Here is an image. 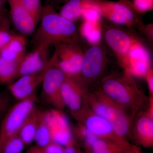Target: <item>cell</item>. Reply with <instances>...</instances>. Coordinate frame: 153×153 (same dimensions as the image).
Segmentation results:
<instances>
[{"instance_id": "7c38bea8", "label": "cell", "mask_w": 153, "mask_h": 153, "mask_svg": "<svg viewBox=\"0 0 153 153\" xmlns=\"http://www.w3.org/2000/svg\"><path fill=\"white\" fill-rule=\"evenodd\" d=\"M102 93L107 106L106 119L112 126L116 133L126 139L131 134L134 116Z\"/></svg>"}, {"instance_id": "4fadbf2b", "label": "cell", "mask_w": 153, "mask_h": 153, "mask_svg": "<svg viewBox=\"0 0 153 153\" xmlns=\"http://www.w3.org/2000/svg\"><path fill=\"white\" fill-rule=\"evenodd\" d=\"M7 2L10 7V22L18 35L27 38L33 34L37 24L21 0H7Z\"/></svg>"}, {"instance_id": "7a4b0ae2", "label": "cell", "mask_w": 153, "mask_h": 153, "mask_svg": "<svg viewBox=\"0 0 153 153\" xmlns=\"http://www.w3.org/2000/svg\"><path fill=\"white\" fill-rule=\"evenodd\" d=\"M100 89L107 97L134 116L149 109L150 100L133 77L126 73L104 76L101 79Z\"/></svg>"}, {"instance_id": "8992f818", "label": "cell", "mask_w": 153, "mask_h": 153, "mask_svg": "<svg viewBox=\"0 0 153 153\" xmlns=\"http://www.w3.org/2000/svg\"><path fill=\"white\" fill-rule=\"evenodd\" d=\"M107 52L101 44L91 45L84 51L81 72L78 81L87 88L104 73L107 65Z\"/></svg>"}, {"instance_id": "83f0119b", "label": "cell", "mask_w": 153, "mask_h": 153, "mask_svg": "<svg viewBox=\"0 0 153 153\" xmlns=\"http://www.w3.org/2000/svg\"><path fill=\"white\" fill-rule=\"evenodd\" d=\"M37 25L40 22L43 6L41 0H21Z\"/></svg>"}, {"instance_id": "60d3db41", "label": "cell", "mask_w": 153, "mask_h": 153, "mask_svg": "<svg viewBox=\"0 0 153 153\" xmlns=\"http://www.w3.org/2000/svg\"><path fill=\"white\" fill-rule=\"evenodd\" d=\"M0 114H1V113H0Z\"/></svg>"}, {"instance_id": "44dd1931", "label": "cell", "mask_w": 153, "mask_h": 153, "mask_svg": "<svg viewBox=\"0 0 153 153\" xmlns=\"http://www.w3.org/2000/svg\"><path fill=\"white\" fill-rule=\"evenodd\" d=\"M40 111L38 108H34L20 128L18 135L25 145L30 144L35 139Z\"/></svg>"}, {"instance_id": "3957f363", "label": "cell", "mask_w": 153, "mask_h": 153, "mask_svg": "<svg viewBox=\"0 0 153 153\" xmlns=\"http://www.w3.org/2000/svg\"><path fill=\"white\" fill-rule=\"evenodd\" d=\"M101 26L102 38L113 52L124 70L127 64L130 52L139 39L118 25L105 19H101Z\"/></svg>"}, {"instance_id": "d4e9b609", "label": "cell", "mask_w": 153, "mask_h": 153, "mask_svg": "<svg viewBox=\"0 0 153 153\" xmlns=\"http://www.w3.org/2000/svg\"><path fill=\"white\" fill-rule=\"evenodd\" d=\"M34 140L37 144L36 146L41 148H44L52 141L46 121L45 111H40Z\"/></svg>"}, {"instance_id": "4dcf8cb0", "label": "cell", "mask_w": 153, "mask_h": 153, "mask_svg": "<svg viewBox=\"0 0 153 153\" xmlns=\"http://www.w3.org/2000/svg\"><path fill=\"white\" fill-rule=\"evenodd\" d=\"M146 79L149 91L151 95L153 97V71L152 68H151L146 76Z\"/></svg>"}, {"instance_id": "d6a6232c", "label": "cell", "mask_w": 153, "mask_h": 153, "mask_svg": "<svg viewBox=\"0 0 153 153\" xmlns=\"http://www.w3.org/2000/svg\"><path fill=\"white\" fill-rule=\"evenodd\" d=\"M69 0H45V4L52 6L53 7L62 6Z\"/></svg>"}, {"instance_id": "836d02e7", "label": "cell", "mask_w": 153, "mask_h": 153, "mask_svg": "<svg viewBox=\"0 0 153 153\" xmlns=\"http://www.w3.org/2000/svg\"><path fill=\"white\" fill-rule=\"evenodd\" d=\"M142 31L144 33L148 40H150V43H152L153 40V25H149L147 27L144 26Z\"/></svg>"}, {"instance_id": "9c48e42d", "label": "cell", "mask_w": 153, "mask_h": 153, "mask_svg": "<svg viewBox=\"0 0 153 153\" xmlns=\"http://www.w3.org/2000/svg\"><path fill=\"white\" fill-rule=\"evenodd\" d=\"M75 118L98 138L126 146L130 145L126 139L121 137L116 133L106 119L94 114L88 105Z\"/></svg>"}, {"instance_id": "277c9868", "label": "cell", "mask_w": 153, "mask_h": 153, "mask_svg": "<svg viewBox=\"0 0 153 153\" xmlns=\"http://www.w3.org/2000/svg\"><path fill=\"white\" fill-rule=\"evenodd\" d=\"M35 94L11 107L0 125V149L7 141L19 134L28 116L35 107Z\"/></svg>"}, {"instance_id": "7402d4cb", "label": "cell", "mask_w": 153, "mask_h": 153, "mask_svg": "<svg viewBox=\"0 0 153 153\" xmlns=\"http://www.w3.org/2000/svg\"><path fill=\"white\" fill-rule=\"evenodd\" d=\"M86 103L88 108L93 113L106 119L107 106L100 89L92 93L88 91Z\"/></svg>"}, {"instance_id": "5b68a950", "label": "cell", "mask_w": 153, "mask_h": 153, "mask_svg": "<svg viewBox=\"0 0 153 153\" xmlns=\"http://www.w3.org/2000/svg\"><path fill=\"white\" fill-rule=\"evenodd\" d=\"M55 47L52 57L56 65L65 76L78 81L84 53L79 42L62 43Z\"/></svg>"}, {"instance_id": "6da1fadb", "label": "cell", "mask_w": 153, "mask_h": 153, "mask_svg": "<svg viewBox=\"0 0 153 153\" xmlns=\"http://www.w3.org/2000/svg\"><path fill=\"white\" fill-rule=\"evenodd\" d=\"M39 22L32 39L35 49L48 50L52 45L79 42L80 35L74 22L62 17L52 6H43Z\"/></svg>"}, {"instance_id": "f35d334b", "label": "cell", "mask_w": 153, "mask_h": 153, "mask_svg": "<svg viewBox=\"0 0 153 153\" xmlns=\"http://www.w3.org/2000/svg\"><path fill=\"white\" fill-rule=\"evenodd\" d=\"M119 1L121 2L122 3H123L126 5L128 6V7H130L133 10H134L133 5L132 2L130 0H119Z\"/></svg>"}, {"instance_id": "ffe728a7", "label": "cell", "mask_w": 153, "mask_h": 153, "mask_svg": "<svg viewBox=\"0 0 153 153\" xmlns=\"http://www.w3.org/2000/svg\"><path fill=\"white\" fill-rule=\"evenodd\" d=\"M101 17L82 19L83 22L79 28V34L91 45L101 43Z\"/></svg>"}, {"instance_id": "ba28073f", "label": "cell", "mask_w": 153, "mask_h": 153, "mask_svg": "<svg viewBox=\"0 0 153 153\" xmlns=\"http://www.w3.org/2000/svg\"><path fill=\"white\" fill-rule=\"evenodd\" d=\"M65 77L52 57L42 81V94L47 102L60 110L66 107L61 95V87Z\"/></svg>"}, {"instance_id": "ab89813d", "label": "cell", "mask_w": 153, "mask_h": 153, "mask_svg": "<svg viewBox=\"0 0 153 153\" xmlns=\"http://www.w3.org/2000/svg\"><path fill=\"white\" fill-rule=\"evenodd\" d=\"M92 153V152H90V153Z\"/></svg>"}, {"instance_id": "e575fe53", "label": "cell", "mask_w": 153, "mask_h": 153, "mask_svg": "<svg viewBox=\"0 0 153 153\" xmlns=\"http://www.w3.org/2000/svg\"><path fill=\"white\" fill-rule=\"evenodd\" d=\"M64 153H80L76 147L75 142L65 147Z\"/></svg>"}, {"instance_id": "4316f807", "label": "cell", "mask_w": 153, "mask_h": 153, "mask_svg": "<svg viewBox=\"0 0 153 153\" xmlns=\"http://www.w3.org/2000/svg\"><path fill=\"white\" fill-rule=\"evenodd\" d=\"M25 146L19 135L14 137L0 149V153H22Z\"/></svg>"}, {"instance_id": "52a82bcc", "label": "cell", "mask_w": 153, "mask_h": 153, "mask_svg": "<svg viewBox=\"0 0 153 153\" xmlns=\"http://www.w3.org/2000/svg\"><path fill=\"white\" fill-rule=\"evenodd\" d=\"M101 17L118 25L137 27L143 30L144 25L138 15V13L121 2L101 0L97 5Z\"/></svg>"}, {"instance_id": "5bb4252c", "label": "cell", "mask_w": 153, "mask_h": 153, "mask_svg": "<svg viewBox=\"0 0 153 153\" xmlns=\"http://www.w3.org/2000/svg\"><path fill=\"white\" fill-rule=\"evenodd\" d=\"M151 64L149 53L140 40L134 45L130 52L124 73L132 77H146L151 68Z\"/></svg>"}, {"instance_id": "f546056e", "label": "cell", "mask_w": 153, "mask_h": 153, "mask_svg": "<svg viewBox=\"0 0 153 153\" xmlns=\"http://www.w3.org/2000/svg\"><path fill=\"white\" fill-rule=\"evenodd\" d=\"M42 149L44 153H64L65 152L64 146L52 141Z\"/></svg>"}, {"instance_id": "484cf974", "label": "cell", "mask_w": 153, "mask_h": 153, "mask_svg": "<svg viewBox=\"0 0 153 153\" xmlns=\"http://www.w3.org/2000/svg\"><path fill=\"white\" fill-rule=\"evenodd\" d=\"M76 135L79 139L82 140L85 146L91 149L94 143L98 139V138L91 132L82 123L79 122V124L74 128Z\"/></svg>"}, {"instance_id": "d6986e66", "label": "cell", "mask_w": 153, "mask_h": 153, "mask_svg": "<svg viewBox=\"0 0 153 153\" xmlns=\"http://www.w3.org/2000/svg\"><path fill=\"white\" fill-rule=\"evenodd\" d=\"M27 38L15 34L8 44L0 48V56L6 60L21 62L26 55Z\"/></svg>"}, {"instance_id": "9a60e30c", "label": "cell", "mask_w": 153, "mask_h": 153, "mask_svg": "<svg viewBox=\"0 0 153 153\" xmlns=\"http://www.w3.org/2000/svg\"><path fill=\"white\" fill-rule=\"evenodd\" d=\"M48 64V63L45 69L41 72L21 76L9 85V91L14 98L22 100L35 94L36 88L42 83Z\"/></svg>"}, {"instance_id": "8fae6325", "label": "cell", "mask_w": 153, "mask_h": 153, "mask_svg": "<svg viewBox=\"0 0 153 153\" xmlns=\"http://www.w3.org/2000/svg\"><path fill=\"white\" fill-rule=\"evenodd\" d=\"M51 141L66 147L74 142L68 120L60 110L45 111Z\"/></svg>"}, {"instance_id": "f1b7e54d", "label": "cell", "mask_w": 153, "mask_h": 153, "mask_svg": "<svg viewBox=\"0 0 153 153\" xmlns=\"http://www.w3.org/2000/svg\"><path fill=\"white\" fill-rule=\"evenodd\" d=\"M134 9L139 13L152 10L153 8V0H133Z\"/></svg>"}, {"instance_id": "8d00e7d4", "label": "cell", "mask_w": 153, "mask_h": 153, "mask_svg": "<svg viewBox=\"0 0 153 153\" xmlns=\"http://www.w3.org/2000/svg\"><path fill=\"white\" fill-rule=\"evenodd\" d=\"M27 153H44L42 148L37 146L31 147L28 150Z\"/></svg>"}, {"instance_id": "603a6c76", "label": "cell", "mask_w": 153, "mask_h": 153, "mask_svg": "<svg viewBox=\"0 0 153 153\" xmlns=\"http://www.w3.org/2000/svg\"><path fill=\"white\" fill-rule=\"evenodd\" d=\"M131 146L98 138L93 143L90 150L93 153H125Z\"/></svg>"}, {"instance_id": "e0dca14e", "label": "cell", "mask_w": 153, "mask_h": 153, "mask_svg": "<svg viewBox=\"0 0 153 153\" xmlns=\"http://www.w3.org/2000/svg\"><path fill=\"white\" fill-rule=\"evenodd\" d=\"M47 49H35L26 54L19 65L17 78L43 71L49 61L47 60Z\"/></svg>"}, {"instance_id": "ac0fdd59", "label": "cell", "mask_w": 153, "mask_h": 153, "mask_svg": "<svg viewBox=\"0 0 153 153\" xmlns=\"http://www.w3.org/2000/svg\"><path fill=\"white\" fill-rule=\"evenodd\" d=\"M101 0H69L63 5L59 14L73 22L81 18L84 11L96 7Z\"/></svg>"}, {"instance_id": "2e32d148", "label": "cell", "mask_w": 153, "mask_h": 153, "mask_svg": "<svg viewBox=\"0 0 153 153\" xmlns=\"http://www.w3.org/2000/svg\"><path fill=\"white\" fill-rule=\"evenodd\" d=\"M153 117L147 110L139 113L134 118L131 133L138 143L145 147L153 146Z\"/></svg>"}, {"instance_id": "d590c367", "label": "cell", "mask_w": 153, "mask_h": 153, "mask_svg": "<svg viewBox=\"0 0 153 153\" xmlns=\"http://www.w3.org/2000/svg\"><path fill=\"white\" fill-rule=\"evenodd\" d=\"M7 0H0V16H7V11L6 8Z\"/></svg>"}, {"instance_id": "74e56055", "label": "cell", "mask_w": 153, "mask_h": 153, "mask_svg": "<svg viewBox=\"0 0 153 153\" xmlns=\"http://www.w3.org/2000/svg\"><path fill=\"white\" fill-rule=\"evenodd\" d=\"M125 153H141L137 148L131 146Z\"/></svg>"}, {"instance_id": "30bf717a", "label": "cell", "mask_w": 153, "mask_h": 153, "mask_svg": "<svg viewBox=\"0 0 153 153\" xmlns=\"http://www.w3.org/2000/svg\"><path fill=\"white\" fill-rule=\"evenodd\" d=\"M87 88L75 79L66 76L62 87L61 95L65 106L74 117L87 106Z\"/></svg>"}, {"instance_id": "cb8c5ba5", "label": "cell", "mask_w": 153, "mask_h": 153, "mask_svg": "<svg viewBox=\"0 0 153 153\" xmlns=\"http://www.w3.org/2000/svg\"><path fill=\"white\" fill-rule=\"evenodd\" d=\"M21 62L6 60L0 56V83H10L17 78Z\"/></svg>"}, {"instance_id": "1f68e13d", "label": "cell", "mask_w": 153, "mask_h": 153, "mask_svg": "<svg viewBox=\"0 0 153 153\" xmlns=\"http://www.w3.org/2000/svg\"><path fill=\"white\" fill-rule=\"evenodd\" d=\"M10 22L8 16H0V29L10 30Z\"/></svg>"}]
</instances>
